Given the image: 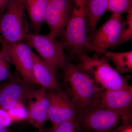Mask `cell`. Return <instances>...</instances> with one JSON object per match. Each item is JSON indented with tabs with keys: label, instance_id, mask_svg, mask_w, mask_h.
Listing matches in <instances>:
<instances>
[{
	"label": "cell",
	"instance_id": "4316f807",
	"mask_svg": "<svg viewBox=\"0 0 132 132\" xmlns=\"http://www.w3.org/2000/svg\"><path fill=\"white\" fill-rule=\"evenodd\" d=\"M39 132H44V130H43V129L42 130H39Z\"/></svg>",
	"mask_w": 132,
	"mask_h": 132
},
{
	"label": "cell",
	"instance_id": "e0dca14e",
	"mask_svg": "<svg viewBox=\"0 0 132 132\" xmlns=\"http://www.w3.org/2000/svg\"><path fill=\"white\" fill-rule=\"evenodd\" d=\"M103 54L108 60L113 63L116 70L120 75L132 72V50L120 52L106 51Z\"/></svg>",
	"mask_w": 132,
	"mask_h": 132
},
{
	"label": "cell",
	"instance_id": "d4e9b609",
	"mask_svg": "<svg viewBox=\"0 0 132 132\" xmlns=\"http://www.w3.org/2000/svg\"><path fill=\"white\" fill-rule=\"evenodd\" d=\"M116 132H132V125L129 123L121 125L116 130Z\"/></svg>",
	"mask_w": 132,
	"mask_h": 132
},
{
	"label": "cell",
	"instance_id": "5bb4252c",
	"mask_svg": "<svg viewBox=\"0 0 132 132\" xmlns=\"http://www.w3.org/2000/svg\"><path fill=\"white\" fill-rule=\"evenodd\" d=\"M33 76L35 84L40 85L47 91L60 90L57 73L54 69L33 52Z\"/></svg>",
	"mask_w": 132,
	"mask_h": 132
},
{
	"label": "cell",
	"instance_id": "6da1fadb",
	"mask_svg": "<svg viewBox=\"0 0 132 132\" xmlns=\"http://www.w3.org/2000/svg\"><path fill=\"white\" fill-rule=\"evenodd\" d=\"M62 70L65 92L73 102L76 113L95 105L100 93L104 90L69 60Z\"/></svg>",
	"mask_w": 132,
	"mask_h": 132
},
{
	"label": "cell",
	"instance_id": "cb8c5ba5",
	"mask_svg": "<svg viewBox=\"0 0 132 132\" xmlns=\"http://www.w3.org/2000/svg\"><path fill=\"white\" fill-rule=\"evenodd\" d=\"M12 0H0V16L9 6Z\"/></svg>",
	"mask_w": 132,
	"mask_h": 132
},
{
	"label": "cell",
	"instance_id": "52a82bcc",
	"mask_svg": "<svg viewBox=\"0 0 132 132\" xmlns=\"http://www.w3.org/2000/svg\"><path fill=\"white\" fill-rule=\"evenodd\" d=\"M124 22L121 15L112 13L107 20L88 37L95 55L100 56L109 48H115Z\"/></svg>",
	"mask_w": 132,
	"mask_h": 132
},
{
	"label": "cell",
	"instance_id": "5b68a950",
	"mask_svg": "<svg viewBox=\"0 0 132 132\" xmlns=\"http://www.w3.org/2000/svg\"><path fill=\"white\" fill-rule=\"evenodd\" d=\"M22 0H12L0 16V43L11 45L24 41L30 29Z\"/></svg>",
	"mask_w": 132,
	"mask_h": 132
},
{
	"label": "cell",
	"instance_id": "7a4b0ae2",
	"mask_svg": "<svg viewBox=\"0 0 132 132\" xmlns=\"http://www.w3.org/2000/svg\"><path fill=\"white\" fill-rule=\"evenodd\" d=\"M86 4V0H73L72 14L61 37L64 49L76 58L93 51L87 33Z\"/></svg>",
	"mask_w": 132,
	"mask_h": 132
},
{
	"label": "cell",
	"instance_id": "d6986e66",
	"mask_svg": "<svg viewBox=\"0 0 132 132\" xmlns=\"http://www.w3.org/2000/svg\"><path fill=\"white\" fill-rule=\"evenodd\" d=\"M126 21H124L120 36L116 47L132 39V11L127 13Z\"/></svg>",
	"mask_w": 132,
	"mask_h": 132
},
{
	"label": "cell",
	"instance_id": "44dd1931",
	"mask_svg": "<svg viewBox=\"0 0 132 132\" xmlns=\"http://www.w3.org/2000/svg\"><path fill=\"white\" fill-rule=\"evenodd\" d=\"M7 112L12 123L26 119L27 117V110L26 109L23 103L17 104Z\"/></svg>",
	"mask_w": 132,
	"mask_h": 132
},
{
	"label": "cell",
	"instance_id": "603a6c76",
	"mask_svg": "<svg viewBox=\"0 0 132 132\" xmlns=\"http://www.w3.org/2000/svg\"><path fill=\"white\" fill-rule=\"evenodd\" d=\"M12 123L7 111L0 109V124L5 127H7Z\"/></svg>",
	"mask_w": 132,
	"mask_h": 132
},
{
	"label": "cell",
	"instance_id": "30bf717a",
	"mask_svg": "<svg viewBox=\"0 0 132 132\" xmlns=\"http://www.w3.org/2000/svg\"><path fill=\"white\" fill-rule=\"evenodd\" d=\"M47 92L49 108L47 120L52 126L75 120L76 111L73 102L65 91L60 90Z\"/></svg>",
	"mask_w": 132,
	"mask_h": 132
},
{
	"label": "cell",
	"instance_id": "277c9868",
	"mask_svg": "<svg viewBox=\"0 0 132 132\" xmlns=\"http://www.w3.org/2000/svg\"><path fill=\"white\" fill-rule=\"evenodd\" d=\"M131 116L94 105L78 112L75 121L85 132H113L121 125L131 123Z\"/></svg>",
	"mask_w": 132,
	"mask_h": 132
},
{
	"label": "cell",
	"instance_id": "9a60e30c",
	"mask_svg": "<svg viewBox=\"0 0 132 132\" xmlns=\"http://www.w3.org/2000/svg\"><path fill=\"white\" fill-rule=\"evenodd\" d=\"M29 20L32 32L39 34L45 23L49 0H22Z\"/></svg>",
	"mask_w": 132,
	"mask_h": 132
},
{
	"label": "cell",
	"instance_id": "83f0119b",
	"mask_svg": "<svg viewBox=\"0 0 132 132\" xmlns=\"http://www.w3.org/2000/svg\"><path fill=\"white\" fill-rule=\"evenodd\" d=\"M113 132H116V131H114Z\"/></svg>",
	"mask_w": 132,
	"mask_h": 132
},
{
	"label": "cell",
	"instance_id": "ac0fdd59",
	"mask_svg": "<svg viewBox=\"0 0 132 132\" xmlns=\"http://www.w3.org/2000/svg\"><path fill=\"white\" fill-rule=\"evenodd\" d=\"M132 11V0H109L108 11L122 15Z\"/></svg>",
	"mask_w": 132,
	"mask_h": 132
},
{
	"label": "cell",
	"instance_id": "7402d4cb",
	"mask_svg": "<svg viewBox=\"0 0 132 132\" xmlns=\"http://www.w3.org/2000/svg\"><path fill=\"white\" fill-rule=\"evenodd\" d=\"M9 63L5 54L0 49V84L12 76Z\"/></svg>",
	"mask_w": 132,
	"mask_h": 132
},
{
	"label": "cell",
	"instance_id": "4fadbf2b",
	"mask_svg": "<svg viewBox=\"0 0 132 132\" xmlns=\"http://www.w3.org/2000/svg\"><path fill=\"white\" fill-rule=\"evenodd\" d=\"M47 90L43 88H35L28 100V114L29 123L39 130H42L47 120L49 100Z\"/></svg>",
	"mask_w": 132,
	"mask_h": 132
},
{
	"label": "cell",
	"instance_id": "2e32d148",
	"mask_svg": "<svg viewBox=\"0 0 132 132\" xmlns=\"http://www.w3.org/2000/svg\"><path fill=\"white\" fill-rule=\"evenodd\" d=\"M109 0H86V14L88 38L96 30L101 16L108 11Z\"/></svg>",
	"mask_w": 132,
	"mask_h": 132
},
{
	"label": "cell",
	"instance_id": "7c38bea8",
	"mask_svg": "<svg viewBox=\"0 0 132 132\" xmlns=\"http://www.w3.org/2000/svg\"><path fill=\"white\" fill-rule=\"evenodd\" d=\"M95 105L120 113L131 114L132 86L125 89L102 91Z\"/></svg>",
	"mask_w": 132,
	"mask_h": 132
},
{
	"label": "cell",
	"instance_id": "484cf974",
	"mask_svg": "<svg viewBox=\"0 0 132 132\" xmlns=\"http://www.w3.org/2000/svg\"><path fill=\"white\" fill-rule=\"evenodd\" d=\"M0 132H10L9 130H8L6 127L3 126L0 124Z\"/></svg>",
	"mask_w": 132,
	"mask_h": 132
},
{
	"label": "cell",
	"instance_id": "9c48e42d",
	"mask_svg": "<svg viewBox=\"0 0 132 132\" xmlns=\"http://www.w3.org/2000/svg\"><path fill=\"white\" fill-rule=\"evenodd\" d=\"M73 7V0H49L45 23L49 28V35L55 38L62 37Z\"/></svg>",
	"mask_w": 132,
	"mask_h": 132
},
{
	"label": "cell",
	"instance_id": "ffe728a7",
	"mask_svg": "<svg viewBox=\"0 0 132 132\" xmlns=\"http://www.w3.org/2000/svg\"><path fill=\"white\" fill-rule=\"evenodd\" d=\"M46 132H85L75 120L65 121L46 130Z\"/></svg>",
	"mask_w": 132,
	"mask_h": 132
},
{
	"label": "cell",
	"instance_id": "ba28073f",
	"mask_svg": "<svg viewBox=\"0 0 132 132\" xmlns=\"http://www.w3.org/2000/svg\"><path fill=\"white\" fill-rule=\"evenodd\" d=\"M2 51L7 61L14 66L19 75L29 84H35L33 76V52L26 42L11 45H2Z\"/></svg>",
	"mask_w": 132,
	"mask_h": 132
},
{
	"label": "cell",
	"instance_id": "3957f363",
	"mask_svg": "<svg viewBox=\"0 0 132 132\" xmlns=\"http://www.w3.org/2000/svg\"><path fill=\"white\" fill-rule=\"evenodd\" d=\"M77 59L78 63L76 65L87 74L99 88L104 90H116L131 86L104 56L82 54Z\"/></svg>",
	"mask_w": 132,
	"mask_h": 132
},
{
	"label": "cell",
	"instance_id": "8fae6325",
	"mask_svg": "<svg viewBox=\"0 0 132 132\" xmlns=\"http://www.w3.org/2000/svg\"><path fill=\"white\" fill-rule=\"evenodd\" d=\"M31 85L12 76L1 83L0 109L8 111L17 104L27 101L35 89Z\"/></svg>",
	"mask_w": 132,
	"mask_h": 132
},
{
	"label": "cell",
	"instance_id": "8992f818",
	"mask_svg": "<svg viewBox=\"0 0 132 132\" xmlns=\"http://www.w3.org/2000/svg\"><path fill=\"white\" fill-rule=\"evenodd\" d=\"M24 41L57 73L59 69H63L69 60L61 43L48 34L42 35L29 32Z\"/></svg>",
	"mask_w": 132,
	"mask_h": 132
}]
</instances>
